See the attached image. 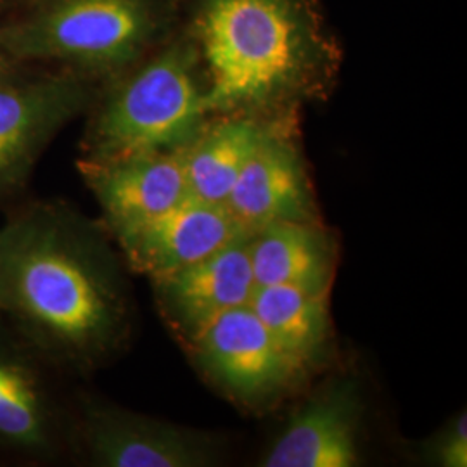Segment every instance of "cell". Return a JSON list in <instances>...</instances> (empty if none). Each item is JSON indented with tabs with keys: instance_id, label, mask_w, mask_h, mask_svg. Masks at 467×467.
Listing matches in <instances>:
<instances>
[{
	"instance_id": "obj_9",
	"label": "cell",
	"mask_w": 467,
	"mask_h": 467,
	"mask_svg": "<svg viewBox=\"0 0 467 467\" xmlns=\"http://www.w3.org/2000/svg\"><path fill=\"white\" fill-rule=\"evenodd\" d=\"M85 184L115 237L161 215L189 196L184 148L109 160H80Z\"/></svg>"
},
{
	"instance_id": "obj_1",
	"label": "cell",
	"mask_w": 467,
	"mask_h": 467,
	"mask_svg": "<svg viewBox=\"0 0 467 467\" xmlns=\"http://www.w3.org/2000/svg\"><path fill=\"white\" fill-rule=\"evenodd\" d=\"M0 320L50 368L87 370L117 350L129 305L99 229L59 201H30L5 218Z\"/></svg>"
},
{
	"instance_id": "obj_17",
	"label": "cell",
	"mask_w": 467,
	"mask_h": 467,
	"mask_svg": "<svg viewBox=\"0 0 467 467\" xmlns=\"http://www.w3.org/2000/svg\"><path fill=\"white\" fill-rule=\"evenodd\" d=\"M436 459L441 466H467V422L466 414L451 424V430L441 436L436 445Z\"/></svg>"
},
{
	"instance_id": "obj_3",
	"label": "cell",
	"mask_w": 467,
	"mask_h": 467,
	"mask_svg": "<svg viewBox=\"0 0 467 467\" xmlns=\"http://www.w3.org/2000/svg\"><path fill=\"white\" fill-rule=\"evenodd\" d=\"M161 25L156 0H34L0 25V49L16 63H59L80 75L134 65Z\"/></svg>"
},
{
	"instance_id": "obj_18",
	"label": "cell",
	"mask_w": 467,
	"mask_h": 467,
	"mask_svg": "<svg viewBox=\"0 0 467 467\" xmlns=\"http://www.w3.org/2000/svg\"><path fill=\"white\" fill-rule=\"evenodd\" d=\"M19 67H21L19 63H16L11 56H7L4 50L0 49V78L17 73Z\"/></svg>"
},
{
	"instance_id": "obj_11",
	"label": "cell",
	"mask_w": 467,
	"mask_h": 467,
	"mask_svg": "<svg viewBox=\"0 0 467 467\" xmlns=\"http://www.w3.org/2000/svg\"><path fill=\"white\" fill-rule=\"evenodd\" d=\"M362 401L355 379L320 389L289 419L262 459L267 467H353L358 464Z\"/></svg>"
},
{
	"instance_id": "obj_5",
	"label": "cell",
	"mask_w": 467,
	"mask_h": 467,
	"mask_svg": "<svg viewBox=\"0 0 467 467\" xmlns=\"http://www.w3.org/2000/svg\"><path fill=\"white\" fill-rule=\"evenodd\" d=\"M90 99L87 77L69 69L0 78V201L26 185L47 144Z\"/></svg>"
},
{
	"instance_id": "obj_2",
	"label": "cell",
	"mask_w": 467,
	"mask_h": 467,
	"mask_svg": "<svg viewBox=\"0 0 467 467\" xmlns=\"http://www.w3.org/2000/svg\"><path fill=\"white\" fill-rule=\"evenodd\" d=\"M196 32L210 111L272 99L300 84L324 52L305 0H201Z\"/></svg>"
},
{
	"instance_id": "obj_8",
	"label": "cell",
	"mask_w": 467,
	"mask_h": 467,
	"mask_svg": "<svg viewBox=\"0 0 467 467\" xmlns=\"http://www.w3.org/2000/svg\"><path fill=\"white\" fill-rule=\"evenodd\" d=\"M201 364L241 399H264L305 368L268 333L250 305L229 310L191 334Z\"/></svg>"
},
{
	"instance_id": "obj_7",
	"label": "cell",
	"mask_w": 467,
	"mask_h": 467,
	"mask_svg": "<svg viewBox=\"0 0 467 467\" xmlns=\"http://www.w3.org/2000/svg\"><path fill=\"white\" fill-rule=\"evenodd\" d=\"M47 366L0 320V451L46 462L67 449L73 428L47 379Z\"/></svg>"
},
{
	"instance_id": "obj_12",
	"label": "cell",
	"mask_w": 467,
	"mask_h": 467,
	"mask_svg": "<svg viewBox=\"0 0 467 467\" xmlns=\"http://www.w3.org/2000/svg\"><path fill=\"white\" fill-rule=\"evenodd\" d=\"M225 206L251 234L275 222H312V194L295 144L265 129Z\"/></svg>"
},
{
	"instance_id": "obj_10",
	"label": "cell",
	"mask_w": 467,
	"mask_h": 467,
	"mask_svg": "<svg viewBox=\"0 0 467 467\" xmlns=\"http://www.w3.org/2000/svg\"><path fill=\"white\" fill-rule=\"evenodd\" d=\"M223 202L187 196L158 217L119 234L118 246L127 265L150 279L187 267L248 237Z\"/></svg>"
},
{
	"instance_id": "obj_6",
	"label": "cell",
	"mask_w": 467,
	"mask_h": 467,
	"mask_svg": "<svg viewBox=\"0 0 467 467\" xmlns=\"http://www.w3.org/2000/svg\"><path fill=\"white\" fill-rule=\"evenodd\" d=\"M88 461L100 467H208L220 461L208 434L82 397L73 426Z\"/></svg>"
},
{
	"instance_id": "obj_15",
	"label": "cell",
	"mask_w": 467,
	"mask_h": 467,
	"mask_svg": "<svg viewBox=\"0 0 467 467\" xmlns=\"http://www.w3.org/2000/svg\"><path fill=\"white\" fill-rule=\"evenodd\" d=\"M264 132L265 127L250 118H225L202 127L184 146L189 194L225 204Z\"/></svg>"
},
{
	"instance_id": "obj_16",
	"label": "cell",
	"mask_w": 467,
	"mask_h": 467,
	"mask_svg": "<svg viewBox=\"0 0 467 467\" xmlns=\"http://www.w3.org/2000/svg\"><path fill=\"white\" fill-rule=\"evenodd\" d=\"M250 308L303 366L320 355L329 337L327 291L285 284L256 285Z\"/></svg>"
},
{
	"instance_id": "obj_14",
	"label": "cell",
	"mask_w": 467,
	"mask_h": 467,
	"mask_svg": "<svg viewBox=\"0 0 467 467\" xmlns=\"http://www.w3.org/2000/svg\"><path fill=\"white\" fill-rule=\"evenodd\" d=\"M250 258L256 285L329 289L333 248L314 222H275L251 234Z\"/></svg>"
},
{
	"instance_id": "obj_13",
	"label": "cell",
	"mask_w": 467,
	"mask_h": 467,
	"mask_svg": "<svg viewBox=\"0 0 467 467\" xmlns=\"http://www.w3.org/2000/svg\"><path fill=\"white\" fill-rule=\"evenodd\" d=\"M150 283L168 317L191 336L218 316L250 305L256 289L250 235Z\"/></svg>"
},
{
	"instance_id": "obj_4",
	"label": "cell",
	"mask_w": 467,
	"mask_h": 467,
	"mask_svg": "<svg viewBox=\"0 0 467 467\" xmlns=\"http://www.w3.org/2000/svg\"><path fill=\"white\" fill-rule=\"evenodd\" d=\"M210 113L196 54L175 44L127 75L100 104L85 137L84 160H109L187 146Z\"/></svg>"
}]
</instances>
